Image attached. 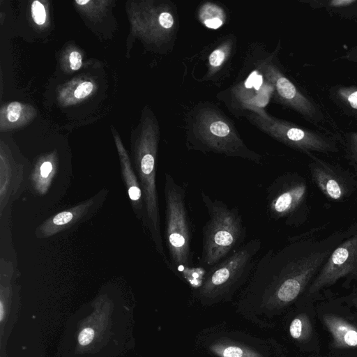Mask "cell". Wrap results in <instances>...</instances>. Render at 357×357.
I'll return each instance as SVG.
<instances>
[{"label":"cell","instance_id":"obj_4","mask_svg":"<svg viewBox=\"0 0 357 357\" xmlns=\"http://www.w3.org/2000/svg\"><path fill=\"white\" fill-rule=\"evenodd\" d=\"M261 248V241L252 238L208 269L196 291L199 301L210 305L230 298L250 278Z\"/></svg>","mask_w":357,"mask_h":357},{"label":"cell","instance_id":"obj_7","mask_svg":"<svg viewBox=\"0 0 357 357\" xmlns=\"http://www.w3.org/2000/svg\"><path fill=\"white\" fill-rule=\"evenodd\" d=\"M259 58L255 55L248 57L238 82L217 95L237 117L266 112L265 107L273 98V86L265 76Z\"/></svg>","mask_w":357,"mask_h":357},{"label":"cell","instance_id":"obj_19","mask_svg":"<svg viewBox=\"0 0 357 357\" xmlns=\"http://www.w3.org/2000/svg\"><path fill=\"white\" fill-rule=\"evenodd\" d=\"M289 331L291 337L299 342H303L310 338L312 328L308 316L302 313L297 315L291 322Z\"/></svg>","mask_w":357,"mask_h":357},{"label":"cell","instance_id":"obj_26","mask_svg":"<svg viewBox=\"0 0 357 357\" xmlns=\"http://www.w3.org/2000/svg\"><path fill=\"white\" fill-rule=\"evenodd\" d=\"M69 61L70 68L73 70H77L82 66V56L78 52L73 51L69 56Z\"/></svg>","mask_w":357,"mask_h":357},{"label":"cell","instance_id":"obj_14","mask_svg":"<svg viewBox=\"0 0 357 357\" xmlns=\"http://www.w3.org/2000/svg\"><path fill=\"white\" fill-rule=\"evenodd\" d=\"M236 38L230 35L221 41L208 56V70L204 78L209 79L218 73L231 57L235 50Z\"/></svg>","mask_w":357,"mask_h":357},{"label":"cell","instance_id":"obj_25","mask_svg":"<svg viewBox=\"0 0 357 357\" xmlns=\"http://www.w3.org/2000/svg\"><path fill=\"white\" fill-rule=\"evenodd\" d=\"M73 218V214L68 211L61 212L54 216L53 222L56 225H63L69 222Z\"/></svg>","mask_w":357,"mask_h":357},{"label":"cell","instance_id":"obj_10","mask_svg":"<svg viewBox=\"0 0 357 357\" xmlns=\"http://www.w3.org/2000/svg\"><path fill=\"white\" fill-rule=\"evenodd\" d=\"M342 279L345 282L357 280V229L331 252L307 288V295L312 296Z\"/></svg>","mask_w":357,"mask_h":357},{"label":"cell","instance_id":"obj_5","mask_svg":"<svg viewBox=\"0 0 357 357\" xmlns=\"http://www.w3.org/2000/svg\"><path fill=\"white\" fill-rule=\"evenodd\" d=\"M187 184L177 183L170 174L165 177L166 240L170 268L185 276L193 269L192 233L186 204Z\"/></svg>","mask_w":357,"mask_h":357},{"label":"cell","instance_id":"obj_27","mask_svg":"<svg viewBox=\"0 0 357 357\" xmlns=\"http://www.w3.org/2000/svg\"><path fill=\"white\" fill-rule=\"evenodd\" d=\"M342 59L351 62L357 63V45L351 47L342 56Z\"/></svg>","mask_w":357,"mask_h":357},{"label":"cell","instance_id":"obj_30","mask_svg":"<svg viewBox=\"0 0 357 357\" xmlns=\"http://www.w3.org/2000/svg\"><path fill=\"white\" fill-rule=\"evenodd\" d=\"M89 0H85V1L84 0H77L76 1V3L79 4V5H84V4H86V3H89Z\"/></svg>","mask_w":357,"mask_h":357},{"label":"cell","instance_id":"obj_15","mask_svg":"<svg viewBox=\"0 0 357 357\" xmlns=\"http://www.w3.org/2000/svg\"><path fill=\"white\" fill-rule=\"evenodd\" d=\"M313 9H324L332 15L357 19V0H300Z\"/></svg>","mask_w":357,"mask_h":357},{"label":"cell","instance_id":"obj_23","mask_svg":"<svg viewBox=\"0 0 357 357\" xmlns=\"http://www.w3.org/2000/svg\"><path fill=\"white\" fill-rule=\"evenodd\" d=\"M94 331L91 328H85L80 331L78 335V342L81 346H86L93 341L94 338Z\"/></svg>","mask_w":357,"mask_h":357},{"label":"cell","instance_id":"obj_11","mask_svg":"<svg viewBox=\"0 0 357 357\" xmlns=\"http://www.w3.org/2000/svg\"><path fill=\"white\" fill-rule=\"evenodd\" d=\"M312 181L320 192L333 202H343L357 191V180L340 165L325 160L315 153L306 154Z\"/></svg>","mask_w":357,"mask_h":357},{"label":"cell","instance_id":"obj_20","mask_svg":"<svg viewBox=\"0 0 357 357\" xmlns=\"http://www.w3.org/2000/svg\"><path fill=\"white\" fill-rule=\"evenodd\" d=\"M155 158L151 151L146 153L141 160V170L146 176L153 178V173L155 168Z\"/></svg>","mask_w":357,"mask_h":357},{"label":"cell","instance_id":"obj_6","mask_svg":"<svg viewBox=\"0 0 357 357\" xmlns=\"http://www.w3.org/2000/svg\"><path fill=\"white\" fill-rule=\"evenodd\" d=\"M280 44L275 51L259 58L261 68L274 88L273 98L280 105L298 113L321 131L338 135L333 120L319 103L305 93L289 78L277 57Z\"/></svg>","mask_w":357,"mask_h":357},{"label":"cell","instance_id":"obj_2","mask_svg":"<svg viewBox=\"0 0 357 357\" xmlns=\"http://www.w3.org/2000/svg\"><path fill=\"white\" fill-rule=\"evenodd\" d=\"M185 141L189 150L240 158L257 165L262 156L250 149L234 122L216 105L202 102L185 117Z\"/></svg>","mask_w":357,"mask_h":357},{"label":"cell","instance_id":"obj_13","mask_svg":"<svg viewBox=\"0 0 357 357\" xmlns=\"http://www.w3.org/2000/svg\"><path fill=\"white\" fill-rule=\"evenodd\" d=\"M328 97L344 114L357 119V87L333 86L328 89Z\"/></svg>","mask_w":357,"mask_h":357},{"label":"cell","instance_id":"obj_29","mask_svg":"<svg viewBox=\"0 0 357 357\" xmlns=\"http://www.w3.org/2000/svg\"><path fill=\"white\" fill-rule=\"evenodd\" d=\"M52 169L50 162H45L40 167V174L43 177H47Z\"/></svg>","mask_w":357,"mask_h":357},{"label":"cell","instance_id":"obj_31","mask_svg":"<svg viewBox=\"0 0 357 357\" xmlns=\"http://www.w3.org/2000/svg\"><path fill=\"white\" fill-rule=\"evenodd\" d=\"M354 301L357 304V297L356 298H354Z\"/></svg>","mask_w":357,"mask_h":357},{"label":"cell","instance_id":"obj_3","mask_svg":"<svg viewBox=\"0 0 357 357\" xmlns=\"http://www.w3.org/2000/svg\"><path fill=\"white\" fill-rule=\"evenodd\" d=\"M201 198L208 219L202 229L199 265L209 269L239 249L244 244L247 231L237 208H230L204 192Z\"/></svg>","mask_w":357,"mask_h":357},{"label":"cell","instance_id":"obj_1","mask_svg":"<svg viewBox=\"0 0 357 357\" xmlns=\"http://www.w3.org/2000/svg\"><path fill=\"white\" fill-rule=\"evenodd\" d=\"M356 229L357 222L321 238L304 234L289 238L277 251L268 250L255 264L246 298L266 310L290 304L307 291L334 249Z\"/></svg>","mask_w":357,"mask_h":357},{"label":"cell","instance_id":"obj_28","mask_svg":"<svg viewBox=\"0 0 357 357\" xmlns=\"http://www.w3.org/2000/svg\"><path fill=\"white\" fill-rule=\"evenodd\" d=\"M128 194L132 200L137 201L141 197V190L137 186L133 185L129 188Z\"/></svg>","mask_w":357,"mask_h":357},{"label":"cell","instance_id":"obj_22","mask_svg":"<svg viewBox=\"0 0 357 357\" xmlns=\"http://www.w3.org/2000/svg\"><path fill=\"white\" fill-rule=\"evenodd\" d=\"M22 111V105L18 102L10 103L7 107V119L10 122H15L19 119Z\"/></svg>","mask_w":357,"mask_h":357},{"label":"cell","instance_id":"obj_18","mask_svg":"<svg viewBox=\"0 0 357 357\" xmlns=\"http://www.w3.org/2000/svg\"><path fill=\"white\" fill-rule=\"evenodd\" d=\"M338 142L343 148L345 159L357 174V131L340 132Z\"/></svg>","mask_w":357,"mask_h":357},{"label":"cell","instance_id":"obj_9","mask_svg":"<svg viewBox=\"0 0 357 357\" xmlns=\"http://www.w3.org/2000/svg\"><path fill=\"white\" fill-rule=\"evenodd\" d=\"M247 120L275 140L302 152L335 153L339 151L338 135L315 130L276 118L266 112L251 113Z\"/></svg>","mask_w":357,"mask_h":357},{"label":"cell","instance_id":"obj_21","mask_svg":"<svg viewBox=\"0 0 357 357\" xmlns=\"http://www.w3.org/2000/svg\"><path fill=\"white\" fill-rule=\"evenodd\" d=\"M31 13L33 21L42 25L46 20V12L44 6L38 1H34L31 5Z\"/></svg>","mask_w":357,"mask_h":357},{"label":"cell","instance_id":"obj_8","mask_svg":"<svg viewBox=\"0 0 357 357\" xmlns=\"http://www.w3.org/2000/svg\"><path fill=\"white\" fill-rule=\"evenodd\" d=\"M266 209L270 219L290 227L303 225L310 215L309 186L297 172L278 176L266 189Z\"/></svg>","mask_w":357,"mask_h":357},{"label":"cell","instance_id":"obj_24","mask_svg":"<svg viewBox=\"0 0 357 357\" xmlns=\"http://www.w3.org/2000/svg\"><path fill=\"white\" fill-rule=\"evenodd\" d=\"M93 90V84L90 82L81 83L75 89L74 96L78 98H84L89 96Z\"/></svg>","mask_w":357,"mask_h":357},{"label":"cell","instance_id":"obj_16","mask_svg":"<svg viewBox=\"0 0 357 357\" xmlns=\"http://www.w3.org/2000/svg\"><path fill=\"white\" fill-rule=\"evenodd\" d=\"M209 349L218 357H264L258 350L227 338L213 342Z\"/></svg>","mask_w":357,"mask_h":357},{"label":"cell","instance_id":"obj_12","mask_svg":"<svg viewBox=\"0 0 357 357\" xmlns=\"http://www.w3.org/2000/svg\"><path fill=\"white\" fill-rule=\"evenodd\" d=\"M325 326L331 333L333 345L338 348H357V328L344 319L332 314L323 317Z\"/></svg>","mask_w":357,"mask_h":357},{"label":"cell","instance_id":"obj_17","mask_svg":"<svg viewBox=\"0 0 357 357\" xmlns=\"http://www.w3.org/2000/svg\"><path fill=\"white\" fill-rule=\"evenodd\" d=\"M197 16L203 25L211 29L221 27L227 19L225 10L221 6L211 2L203 3L198 9Z\"/></svg>","mask_w":357,"mask_h":357}]
</instances>
